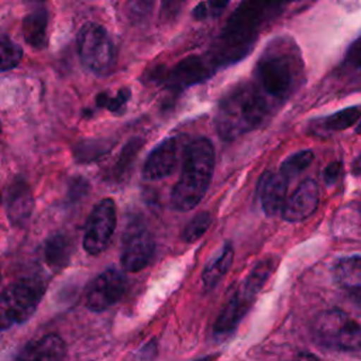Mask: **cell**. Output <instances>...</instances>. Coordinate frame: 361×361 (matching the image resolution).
I'll use <instances>...</instances> for the list:
<instances>
[{
  "mask_svg": "<svg viewBox=\"0 0 361 361\" xmlns=\"http://www.w3.org/2000/svg\"><path fill=\"white\" fill-rule=\"evenodd\" d=\"M305 65L296 42L286 35L275 37L262 49L250 78L278 111L300 87Z\"/></svg>",
  "mask_w": 361,
  "mask_h": 361,
  "instance_id": "cell-1",
  "label": "cell"
},
{
  "mask_svg": "<svg viewBox=\"0 0 361 361\" xmlns=\"http://www.w3.org/2000/svg\"><path fill=\"white\" fill-rule=\"evenodd\" d=\"M282 4L244 1L230 16L206 56L216 69L235 63L251 52L261 27L281 13Z\"/></svg>",
  "mask_w": 361,
  "mask_h": 361,
  "instance_id": "cell-2",
  "label": "cell"
},
{
  "mask_svg": "<svg viewBox=\"0 0 361 361\" xmlns=\"http://www.w3.org/2000/svg\"><path fill=\"white\" fill-rule=\"evenodd\" d=\"M276 110L251 79L234 85L220 99L214 116L217 134L234 140L264 124Z\"/></svg>",
  "mask_w": 361,
  "mask_h": 361,
  "instance_id": "cell-3",
  "label": "cell"
},
{
  "mask_svg": "<svg viewBox=\"0 0 361 361\" xmlns=\"http://www.w3.org/2000/svg\"><path fill=\"white\" fill-rule=\"evenodd\" d=\"M214 169V149L207 138L192 140L185 151L182 172L171 193V204L178 212L192 210L203 199Z\"/></svg>",
  "mask_w": 361,
  "mask_h": 361,
  "instance_id": "cell-4",
  "label": "cell"
},
{
  "mask_svg": "<svg viewBox=\"0 0 361 361\" xmlns=\"http://www.w3.org/2000/svg\"><path fill=\"white\" fill-rule=\"evenodd\" d=\"M47 289L39 276H24L4 288L0 300V322L6 330L32 316Z\"/></svg>",
  "mask_w": 361,
  "mask_h": 361,
  "instance_id": "cell-5",
  "label": "cell"
},
{
  "mask_svg": "<svg viewBox=\"0 0 361 361\" xmlns=\"http://www.w3.org/2000/svg\"><path fill=\"white\" fill-rule=\"evenodd\" d=\"M314 340L330 350H361V323L338 309L320 313L313 323Z\"/></svg>",
  "mask_w": 361,
  "mask_h": 361,
  "instance_id": "cell-6",
  "label": "cell"
},
{
  "mask_svg": "<svg viewBox=\"0 0 361 361\" xmlns=\"http://www.w3.org/2000/svg\"><path fill=\"white\" fill-rule=\"evenodd\" d=\"M78 54L82 63L96 75H107L116 66V47L107 30L86 23L78 32Z\"/></svg>",
  "mask_w": 361,
  "mask_h": 361,
  "instance_id": "cell-7",
  "label": "cell"
},
{
  "mask_svg": "<svg viewBox=\"0 0 361 361\" xmlns=\"http://www.w3.org/2000/svg\"><path fill=\"white\" fill-rule=\"evenodd\" d=\"M117 224V210L113 199L106 197L93 207L83 234V248L90 255L103 252L114 234Z\"/></svg>",
  "mask_w": 361,
  "mask_h": 361,
  "instance_id": "cell-8",
  "label": "cell"
},
{
  "mask_svg": "<svg viewBox=\"0 0 361 361\" xmlns=\"http://www.w3.org/2000/svg\"><path fill=\"white\" fill-rule=\"evenodd\" d=\"M186 147L188 144L183 135H173L162 140L149 152L142 168V176L148 180H157L171 175L180 159L183 161Z\"/></svg>",
  "mask_w": 361,
  "mask_h": 361,
  "instance_id": "cell-9",
  "label": "cell"
},
{
  "mask_svg": "<svg viewBox=\"0 0 361 361\" xmlns=\"http://www.w3.org/2000/svg\"><path fill=\"white\" fill-rule=\"evenodd\" d=\"M155 252L152 234L141 224H131L124 237L121 248V267L127 272H138L145 268Z\"/></svg>",
  "mask_w": 361,
  "mask_h": 361,
  "instance_id": "cell-10",
  "label": "cell"
},
{
  "mask_svg": "<svg viewBox=\"0 0 361 361\" xmlns=\"http://www.w3.org/2000/svg\"><path fill=\"white\" fill-rule=\"evenodd\" d=\"M126 292V278L116 268H109L97 275L89 285L85 296L86 307L102 312L117 303Z\"/></svg>",
  "mask_w": 361,
  "mask_h": 361,
  "instance_id": "cell-11",
  "label": "cell"
},
{
  "mask_svg": "<svg viewBox=\"0 0 361 361\" xmlns=\"http://www.w3.org/2000/svg\"><path fill=\"white\" fill-rule=\"evenodd\" d=\"M217 69L204 55H190L173 65L165 75V83L169 89L183 90L199 82L209 79Z\"/></svg>",
  "mask_w": 361,
  "mask_h": 361,
  "instance_id": "cell-12",
  "label": "cell"
},
{
  "mask_svg": "<svg viewBox=\"0 0 361 361\" xmlns=\"http://www.w3.org/2000/svg\"><path fill=\"white\" fill-rule=\"evenodd\" d=\"M4 206L7 219L14 227H24L34 209V196L30 185L23 178L10 182L4 195Z\"/></svg>",
  "mask_w": 361,
  "mask_h": 361,
  "instance_id": "cell-13",
  "label": "cell"
},
{
  "mask_svg": "<svg viewBox=\"0 0 361 361\" xmlns=\"http://www.w3.org/2000/svg\"><path fill=\"white\" fill-rule=\"evenodd\" d=\"M319 204V186L313 179H305L286 199L282 217L286 221L298 223L314 213Z\"/></svg>",
  "mask_w": 361,
  "mask_h": 361,
  "instance_id": "cell-14",
  "label": "cell"
},
{
  "mask_svg": "<svg viewBox=\"0 0 361 361\" xmlns=\"http://www.w3.org/2000/svg\"><path fill=\"white\" fill-rule=\"evenodd\" d=\"M289 180L278 171H265L258 182V196L261 207L267 216H275L282 212L286 202Z\"/></svg>",
  "mask_w": 361,
  "mask_h": 361,
  "instance_id": "cell-15",
  "label": "cell"
},
{
  "mask_svg": "<svg viewBox=\"0 0 361 361\" xmlns=\"http://www.w3.org/2000/svg\"><path fill=\"white\" fill-rule=\"evenodd\" d=\"M66 348L56 334L44 336L28 343L14 361H65Z\"/></svg>",
  "mask_w": 361,
  "mask_h": 361,
  "instance_id": "cell-16",
  "label": "cell"
},
{
  "mask_svg": "<svg viewBox=\"0 0 361 361\" xmlns=\"http://www.w3.org/2000/svg\"><path fill=\"white\" fill-rule=\"evenodd\" d=\"M24 41L35 48L42 49L48 42V10L45 6H37L30 10L21 24Z\"/></svg>",
  "mask_w": 361,
  "mask_h": 361,
  "instance_id": "cell-17",
  "label": "cell"
},
{
  "mask_svg": "<svg viewBox=\"0 0 361 361\" xmlns=\"http://www.w3.org/2000/svg\"><path fill=\"white\" fill-rule=\"evenodd\" d=\"M333 275L341 289L361 299V255H348L337 259Z\"/></svg>",
  "mask_w": 361,
  "mask_h": 361,
  "instance_id": "cell-18",
  "label": "cell"
},
{
  "mask_svg": "<svg viewBox=\"0 0 361 361\" xmlns=\"http://www.w3.org/2000/svg\"><path fill=\"white\" fill-rule=\"evenodd\" d=\"M252 299L240 288L238 290H235L230 299L227 300V303L223 307V312L220 313L217 323H216V333L217 334H228L235 324L238 323V320L244 316V313L247 312V309L250 307Z\"/></svg>",
  "mask_w": 361,
  "mask_h": 361,
  "instance_id": "cell-19",
  "label": "cell"
},
{
  "mask_svg": "<svg viewBox=\"0 0 361 361\" xmlns=\"http://www.w3.org/2000/svg\"><path fill=\"white\" fill-rule=\"evenodd\" d=\"M233 257H234V248L231 243H224L220 251L217 252V255L206 264L202 272V281L206 289L214 288L219 283V281L227 274L228 268L231 267Z\"/></svg>",
  "mask_w": 361,
  "mask_h": 361,
  "instance_id": "cell-20",
  "label": "cell"
},
{
  "mask_svg": "<svg viewBox=\"0 0 361 361\" xmlns=\"http://www.w3.org/2000/svg\"><path fill=\"white\" fill-rule=\"evenodd\" d=\"M71 254H72V243L63 234H54L48 237L42 248L45 264L52 269L63 268L69 262Z\"/></svg>",
  "mask_w": 361,
  "mask_h": 361,
  "instance_id": "cell-21",
  "label": "cell"
},
{
  "mask_svg": "<svg viewBox=\"0 0 361 361\" xmlns=\"http://www.w3.org/2000/svg\"><path fill=\"white\" fill-rule=\"evenodd\" d=\"M278 265V258L276 257H267L262 258L250 272L247 279L244 281L241 289L251 298L254 299L257 293L264 288L269 276L274 274L275 268Z\"/></svg>",
  "mask_w": 361,
  "mask_h": 361,
  "instance_id": "cell-22",
  "label": "cell"
},
{
  "mask_svg": "<svg viewBox=\"0 0 361 361\" xmlns=\"http://www.w3.org/2000/svg\"><path fill=\"white\" fill-rule=\"evenodd\" d=\"M361 117V106H351L343 110H338L330 116H326L323 118H319L316 123V127L322 128L323 131L334 133V131H343L345 128L353 127Z\"/></svg>",
  "mask_w": 361,
  "mask_h": 361,
  "instance_id": "cell-23",
  "label": "cell"
},
{
  "mask_svg": "<svg viewBox=\"0 0 361 361\" xmlns=\"http://www.w3.org/2000/svg\"><path fill=\"white\" fill-rule=\"evenodd\" d=\"M313 161V152L310 149H302L289 155L279 168V172L289 180L305 171Z\"/></svg>",
  "mask_w": 361,
  "mask_h": 361,
  "instance_id": "cell-24",
  "label": "cell"
},
{
  "mask_svg": "<svg viewBox=\"0 0 361 361\" xmlns=\"http://www.w3.org/2000/svg\"><path fill=\"white\" fill-rule=\"evenodd\" d=\"M111 148V141L107 140H86L76 145L75 157L79 162H89L104 155Z\"/></svg>",
  "mask_w": 361,
  "mask_h": 361,
  "instance_id": "cell-25",
  "label": "cell"
},
{
  "mask_svg": "<svg viewBox=\"0 0 361 361\" xmlns=\"http://www.w3.org/2000/svg\"><path fill=\"white\" fill-rule=\"evenodd\" d=\"M0 54H1V71H10L16 68L23 58V48L13 41L7 34H1L0 39Z\"/></svg>",
  "mask_w": 361,
  "mask_h": 361,
  "instance_id": "cell-26",
  "label": "cell"
},
{
  "mask_svg": "<svg viewBox=\"0 0 361 361\" xmlns=\"http://www.w3.org/2000/svg\"><path fill=\"white\" fill-rule=\"evenodd\" d=\"M213 217L209 212H200L197 213L192 220L188 221V224L185 226L183 231H182V238L186 243H193L197 241L200 237H203V234L209 230V227L212 226Z\"/></svg>",
  "mask_w": 361,
  "mask_h": 361,
  "instance_id": "cell-27",
  "label": "cell"
},
{
  "mask_svg": "<svg viewBox=\"0 0 361 361\" xmlns=\"http://www.w3.org/2000/svg\"><path fill=\"white\" fill-rule=\"evenodd\" d=\"M130 99V90L128 89H120L114 96H110L109 93L103 92L97 96L96 102L100 107L107 109L111 113H121L126 109V104Z\"/></svg>",
  "mask_w": 361,
  "mask_h": 361,
  "instance_id": "cell-28",
  "label": "cell"
},
{
  "mask_svg": "<svg viewBox=\"0 0 361 361\" xmlns=\"http://www.w3.org/2000/svg\"><path fill=\"white\" fill-rule=\"evenodd\" d=\"M228 6L227 1H202L193 8L195 20H206L217 17Z\"/></svg>",
  "mask_w": 361,
  "mask_h": 361,
  "instance_id": "cell-29",
  "label": "cell"
},
{
  "mask_svg": "<svg viewBox=\"0 0 361 361\" xmlns=\"http://www.w3.org/2000/svg\"><path fill=\"white\" fill-rule=\"evenodd\" d=\"M345 62L355 66V68L361 66V35L347 49Z\"/></svg>",
  "mask_w": 361,
  "mask_h": 361,
  "instance_id": "cell-30",
  "label": "cell"
},
{
  "mask_svg": "<svg viewBox=\"0 0 361 361\" xmlns=\"http://www.w3.org/2000/svg\"><path fill=\"white\" fill-rule=\"evenodd\" d=\"M340 172H341V164L337 161L330 162L323 171V180L326 182V185H333L338 179Z\"/></svg>",
  "mask_w": 361,
  "mask_h": 361,
  "instance_id": "cell-31",
  "label": "cell"
},
{
  "mask_svg": "<svg viewBox=\"0 0 361 361\" xmlns=\"http://www.w3.org/2000/svg\"><path fill=\"white\" fill-rule=\"evenodd\" d=\"M351 173L355 176V178H361V151L360 154L354 158L353 164H351Z\"/></svg>",
  "mask_w": 361,
  "mask_h": 361,
  "instance_id": "cell-32",
  "label": "cell"
},
{
  "mask_svg": "<svg viewBox=\"0 0 361 361\" xmlns=\"http://www.w3.org/2000/svg\"><path fill=\"white\" fill-rule=\"evenodd\" d=\"M292 361H317V358H314L312 354H302Z\"/></svg>",
  "mask_w": 361,
  "mask_h": 361,
  "instance_id": "cell-33",
  "label": "cell"
},
{
  "mask_svg": "<svg viewBox=\"0 0 361 361\" xmlns=\"http://www.w3.org/2000/svg\"><path fill=\"white\" fill-rule=\"evenodd\" d=\"M355 133L357 134H361V120H360V123L357 124V128H355Z\"/></svg>",
  "mask_w": 361,
  "mask_h": 361,
  "instance_id": "cell-34",
  "label": "cell"
},
{
  "mask_svg": "<svg viewBox=\"0 0 361 361\" xmlns=\"http://www.w3.org/2000/svg\"><path fill=\"white\" fill-rule=\"evenodd\" d=\"M360 212H361V204H360Z\"/></svg>",
  "mask_w": 361,
  "mask_h": 361,
  "instance_id": "cell-35",
  "label": "cell"
}]
</instances>
